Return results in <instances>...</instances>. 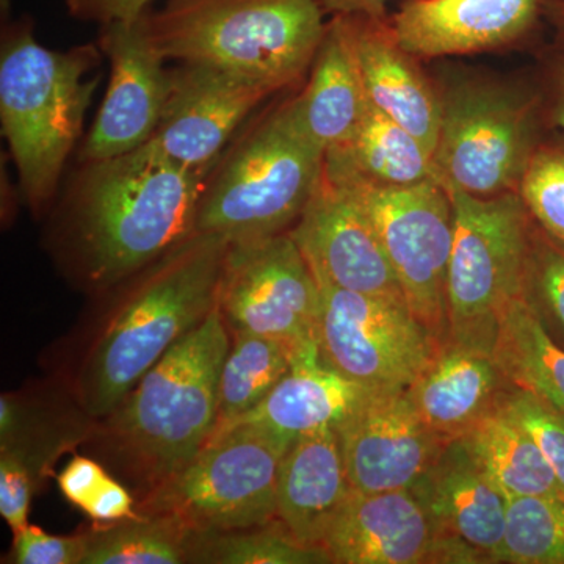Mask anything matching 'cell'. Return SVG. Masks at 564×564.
<instances>
[{
  "mask_svg": "<svg viewBox=\"0 0 564 564\" xmlns=\"http://www.w3.org/2000/svg\"><path fill=\"white\" fill-rule=\"evenodd\" d=\"M206 177L151 141L79 163L46 215L44 248L69 285L91 299L191 239Z\"/></svg>",
  "mask_w": 564,
  "mask_h": 564,
  "instance_id": "obj_1",
  "label": "cell"
},
{
  "mask_svg": "<svg viewBox=\"0 0 564 564\" xmlns=\"http://www.w3.org/2000/svg\"><path fill=\"white\" fill-rule=\"evenodd\" d=\"M229 242L193 234L158 261L91 296L79 325L47 358L96 421L111 413L154 364L218 307Z\"/></svg>",
  "mask_w": 564,
  "mask_h": 564,
  "instance_id": "obj_2",
  "label": "cell"
},
{
  "mask_svg": "<svg viewBox=\"0 0 564 564\" xmlns=\"http://www.w3.org/2000/svg\"><path fill=\"white\" fill-rule=\"evenodd\" d=\"M229 345L217 307L96 422L84 447L131 486L135 499L180 473L209 443Z\"/></svg>",
  "mask_w": 564,
  "mask_h": 564,
  "instance_id": "obj_3",
  "label": "cell"
},
{
  "mask_svg": "<svg viewBox=\"0 0 564 564\" xmlns=\"http://www.w3.org/2000/svg\"><path fill=\"white\" fill-rule=\"evenodd\" d=\"M101 62L98 43L68 51L41 46L29 17L3 25L0 121L22 196L35 218L46 217L57 199L101 80Z\"/></svg>",
  "mask_w": 564,
  "mask_h": 564,
  "instance_id": "obj_4",
  "label": "cell"
},
{
  "mask_svg": "<svg viewBox=\"0 0 564 564\" xmlns=\"http://www.w3.org/2000/svg\"><path fill=\"white\" fill-rule=\"evenodd\" d=\"M323 17L318 0H169L144 24L165 61L215 66L276 95L310 74Z\"/></svg>",
  "mask_w": 564,
  "mask_h": 564,
  "instance_id": "obj_5",
  "label": "cell"
},
{
  "mask_svg": "<svg viewBox=\"0 0 564 564\" xmlns=\"http://www.w3.org/2000/svg\"><path fill=\"white\" fill-rule=\"evenodd\" d=\"M325 170V151L304 133L289 99L263 111L207 174L195 234L229 243L289 232Z\"/></svg>",
  "mask_w": 564,
  "mask_h": 564,
  "instance_id": "obj_6",
  "label": "cell"
},
{
  "mask_svg": "<svg viewBox=\"0 0 564 564\" xmlns=\"http://www.w3.org/2000/svg\"><path fill=\"white\" fill-rule=\"evenodd\" d=\"M440 90L443 115L433 154L437 181L478 198L519 193L541 144L540 98L485 79H456Z\"/></svg>",
  "mask_w": 564,
  "mask_h": 564,
  "instance_id": "obj_7",
  "label": "cell"
},
{
  "mask_svg": "<svg viewBox=\"0 0 564 564\" xmlns=\"http://www.w3.org/2000/svg\"><path fill=\"white\" fill-rule=\"evenodd\" d=\"M445 188L454 204L448 339L494 350L500 315L522 293L533 218L519 193L478 198Z\"/></svg>",
  "mask_w": 564,
  "mask_h": 564,
  "instance_id": "obj_8",
  "label": "cell"
},
{
  "mask_svg": "<svg viewBox=\"0 0 564 564\" xmlns=\"http://www.w3.org/2000/svg\"><path fill=\"white\" fill-rule=\"evenodd\" d=\"M288 445L256 426H228L180 473L137 499L139 514L180 519L195 532L220 533L276 519V489Z\"/></svg>",
  "mask_w": 564,
  "mask_h": 564,
  "instance_id": "obj_9",
  "label": "cell"
},
{
  "mask_svg": "<svg viewBox=\"0 0 564 564\" xmlns=\"http://www.w3.org/2000/svg\"><path fill=\"white\" fill-rule=\"evenodd\" d=\"M325 174L350 188L369 214L404 302L440 350L448 339L447 282L454 247V204L447 188L436 180L388 187Z\"/></svg>",
  "mask_w": 564,
  "mask_h": 564,
  "instance_id": "obj_10",
  "label": "cell"
},
{
  "mask_svg": "<svg viewBox=\"0 0 564 564\" xmlns=\"http://www.w3.org/2000/svg\"><path fill=\"white\" fill-rule=\"evenodd\" d=\"M318 356L369 391H408L437 351L404 300L321 289Z\"/></svg>",
  "mask_w": 564,
  "mask_h": 564,
  "instance_id": "obj_11",
  "label": "cell"
},
{
  "mask_svg": "<svg viewBox=\"0 0 564 564\" xmlns=\"http://www.w3.org/2000/svg\"><path fill=\"white\" fill-rule=\"evenodd\" d=\"M321 288L291 234L229 243L218 310L229 334L272 337L295 348L315 343Z\"/></svg>",
  "mask_w": 564,
  "mask_h": 564,
  "instance_id": "obj_12",
  "label": "cell"
},
{
  "mask_svg": "<svg viewBox=\"0 0 564 564\" xmlns=\"http://www.w3.org/2000/svg\"><path fill=\"white\" fill-rule=\"evenodd\" d=\"M99 50L110 79L101 109L79 151V163L107 161L144 147L161 121L170 87L165 58L152 43L143 17L101 25Z\"/></svg>",
  "mask_w": 564,
  "mask_h": 564,
  "instance_id": "obj_13",
  "label": "cell"
},
{
  "mask_svg": "<svg viewBox=\"0 0 564 564\" xmlns=\"http://www.w3.org/2000/svg\"><path fill=\"white\" fill-rule=\"evenodd\" d=\"M273 93L228 70L180 63L151 143L170 161L210 173L234 133Z\"/></svg>",
  "mask_w": 564,
  "mask_h": 564,
  "instance_id": "obj_14",
  "label": "cell"
},
{
  "mask_svg": "<svg viewBox=\"0 0 564 564\" xmlns=\"http://www.w3.org/2000/svg\"><path fill=\"white\" fill-rule=\"evenodd\" d=\"M289 234L318 288L404 300L369 214L350 188L325 172Z\"/></svg>",
  "mask_w": 564,
  "mask_h": 564,
  "instance_id": "obj_15",
  "label": "cell"
},
{
  "mask_svg": "<svg viewBox=\"0 0 564 564\" xmlns=\"http://www.w3.org/2000/svg\"><path fill=\"white\" fill-rule=\"evenodd\" d=\"M336 430L348 480L359 492L413 488L445 445L408 391L370 392Z\"/></svg>",
  "mask_w": 564,
  "mask_h": 564,
  "instance_id": "obj_16",
  "label": "cell"
},
{
  "mask_svg": "<svg viewBox=\"0 0 564 564\" xmlns=\"http://www.w3.org/2000/svg\"><path fill=\"white\" fill-rule=\"evenodd\" d=\"M410 489L451 543L458 564L505 563L508 500L464 437L445 443Z\"/></svg>",
  "mask_w": 564,
  "mask_h": 564,
  "instance_id": "obj_17",
  "label": "cell"
},
{
  "mask_svg": "<svg viewBox=\"0 0 564 564\" xmlns=\"http://www.w3.org/2000/svg\"><path fill=\"white\" fill-rule=\"evenodd\" d=\"M323 549L334 564H458L451 543L411 489H352Z\"/></svg>",
  "mask_w": 564,
  "mask_h": 564,
  "instance_id": "obj_18",
  "label": "cell"
},
{
  "mask_svg": "<svg viewBox=\"0 0 564 564\" xmlns=\"http://www.w3.org/2000/svg\"><path fill=\"white\" fill-rule=\"evenodd\" d=\"M543 13L544 0H404L391 24L404 51L436 58L511 46Z\"/></svg>",
  "mask_w": 564,
  "mask_h": 564,
  "instance_id": "obj_19",
  "label": "cell"
},
{
  "mask_svg": "<svg viewBox=\"0 0 564 564\" xmlns=\"http://www.w3.org/2000/svg\"><path fill=\"white\" fill-rule=\"evenodd\" d=\"M337 18L370 107L399 122L434 154L443 115L441 90L425 76L417 57L400 46L391 17L337 14Z\"/></svg>",
  "mask_w": 564,
  "mask_h": 564,
  "instance_id": "obj_20",
  "label": "cell"
},
{
  "mask_svg": "<svg viewBox=\"0 0 564 564\" xmlns=\"http://www.w3.org/2000/svg\"><path fill=\"white\" fill-rule=\"evenodd\" d=\"M514 388L492 348L448 339L408 393L422 421L448 443L499 411Z\"/></svg>",
  "mask_w": 564,
  "mask_h": 564,
  "instance_id": "obj_21",
  "label": "cell"
},
{
  "mask_svg": "<svg viewBox=\"0 0 564 564\" xmlns=\"http://www.w3.org/2000/svg\"><path fill=\"white\" fill-rule=\"evenodd\" d=\"M96 422L50 375L0 397V456L20 463L41 488L61 456L87 444Z\"/></svg>",
  "mask_w": 564,
  "mask_h": 564,
  "instance_id": "obj_22",
  "label": "cell"
},
{
  "mask_svg": "<svg viewBox=\"0 0 564 564\" xmlns=\"http://www.w3.org/2000/svg\"><path fill=\"white\" fill-rule=\"evenodd\" d=\"M370 392L326 367L317 343L307 344L296 351L291 369L272 392L229 426H256L291 447L304 434L337 429Z\"/></svg>",
  "mask_w": 564,
  "mask_h": 564,
  "instance_id": "obj_23",
  "label": "cell"
},
{
  "mask_svg": "<svg viewBox=\"0 0 564 564\" xmlns=\"http://www.w3.org/2000/svg\"><path fill=\"white\" fill-rule=\"evenodd\" d=\"M351 491L337 430L304 434L281 462L276 519L303 544L323 547Z\"/></svg>",
  "mask_w": 564,
  "mask_h": 564,
  "instance_id": "obj_24",
  "label": "cell"
},
{
  "mask_svg": "<svg viewBox=\"0 0 564 564\" xmlns=\"http://www.w3.org/2000/svg\"><path fill=\"white\" fill-rule=\"evenodd\" d=\"M289 104L304 133L325 154L348 143L361 128L370 104L339 18L326 22L306 85Z\"/></svg>",
  "mask_w": 564,
  "mask_h": 564,
  "instance_id": "obj_25",
  "label": "cell"
},
{
  "mask_svg": "<svg viewBox=\"0 0 564 564\" xmlns=\"http://www.w3.org/2000/svg\"><path fill=\"white\" fill-rule=\"evenodd\" d=\"M325 172L388 187L437 181L432 152L403 126L372 107L348 143L326 151Z\"/></svg>",
  "mask_w": 564,
  "mask_h": 564,
  "instance_id": "obj_26",
  "label": "cell"
},
{
  "mask_svg": "<svg viewBox=\"0 0 564 564\" xmlns=\"http://www.w3.org/2000/svg\"><path fill=\"white\" fill-rule=\"evenodd\" d=\"M464 440L508 502L522 497H564L540 445L502 408Z\"/></svg>",
  "mask_w": 564,
  "mask_h": 564,
  "instance_id": "obj_27",
  "label": "cell"
},
{
  "mask_svg": "<svg viewBox=\"0 0 564 564\" xmlns=\"http://www.w3.org/2000/svg\"><path fill=\"white\" fill-rule=\"evenodd\" d=\"M494 356L516 388L564 414V347L545 332L522 296L500 315Z\"/></svg>",
  "mask_w": 564,
  "mask_h": 564,
  "instance_id": "obj_28",
  "label": "cell"
},
{
  "mask_svg": "<svg viewBox=\"0 0 564 564\" xmlns=\"http://www.w3.org/2000/svg\"><path fill=\"white\" fill-rule=\"evenodd\" d=\"M300 348L272 337L234 333L218 378L215 432L250 414L280 383Z\"/></svg>",
  "mask_w": 564,
  "mask_h": 564,
  "instance_id": "obj_29",
  "label": "cell"
},
{
  "mask_svg": "<svg viewBox=\"0 0 564 564\" xmlns=\"http://www.w3.org/2000/svg\"><path fill=\"white\" fill-rule=\"evenodd\" d=\"M195 530L173 516L139 514L87 530L84 564L191 563Z\"/></svg>",
  "mask_w": 564,
  "mask_h": 564,
  "instance_id": "obj_30",
  "label": "cell"
},
{
  "mask_svg": "<svg viewBox=\"0 0 564 564\" xmlns=\"http://www.w3.org/2000/svg\"><path fill=\"white\" fill-rule=\"evenodd\" d=\"M191 563L332 564L323 547L303 544L278 519L269 524L220 533H196Z\"/></svg>",
  "mask_w": 564,
  "mask_h": 564,
  "instance_id": "obj_31",
  "label": "cell"
},
{
  "mask_svg": "<svg viewBox=\"0 0 564 564\" xmlns=\"http://www.w3.org/2000/svg\"><path fill=\"white\" fill-rule=\"evenodd\" d=\"M505 563L564 564V497L508 502Z\"/></svg>",
  "mask_w": 564,
  "mask_h": 564,
  "instance_id": "obj_32",
  "label": "cell"
},
{
  "mask_svg": "<svg viewBox=\"0 0 564 564\" xmlns=\"http://www.w3.org/2000/svg\"><path fill=\"white\" fill-rule=\"evenodd\" d=\"M521 296L545 332L564 347V245L534 220Z\"/></svg>",
  "mask_w": 564,
  "mask_h": 564,
  "instance_id": "obj_33",
  "label": "cell"
},
{
  "mask_svg": "<svg viewBox=\"0 0 564 564\" xmlns=\"http://www.w3.org/2000/svg\"><path fill=\"white\" fill-rule=\"evenodd\" d=\"M519 195L533 220L564 245V144L538 147L522 177Z\"/></svg>",
  "mask_w": 564,
  "mask_h": 564,
  "instance_id": "obj_34",
  "label": "cell"
},
{
  "mask_svg": "<svg viewBox=\"0 0 564 564\" xmlns=\"http://www.w3.org/2000/svg\"><path fill=\"white\" fill-rule=\"evenodd\" d=\"M502 410L532 434L551 464L564 496V414L519 388L508 393Z\"/></svg>",
  "mask_w": 564,
  "mask_h": 564,
  "instance_id": "obj_35",
  "label": "cell"
},
{
  "mask_svg": "<svg viewBox=\"0 0 564 564\" xmlns=\"http://www.w3.org/2000/svg\"><path fill=\"white\" fill-rule=\"evenodd\" d=\"M88 534L52 536L35 525L14 533L13 545L6 563L13 564H84Z\"/></svg>",
  "mask_w": 564,
  "mask_h": 564,
  "instance_id": "obj_36",
  "label": "cell"
},
{
  "mask_svg": "<svg viewBox=\"0 0 564 564\" xmlns=\"http://www.w3.org/2000/svg\"><path fill=\"white\" fill-rule=\"evenodd\" d=\"M35 478L20 463L0 456V514L13 533L29 525V511L40 491Z\"/></svg>",
  "mask_w": 564,
  "mask_h": 564,
  "instance_id": "obj_37",
  "label": "cell"
},
{
  "mask_svg": "<svg viewBox=\"0 0 564 564\" xmlns=\"http://www.w3.org/2000/svg\"><path fill=\"white\" fill-rule=\"evenodd\" d=\"M109 477V470L98 459L77 455L58 475L57 480L65 499L82 510Z\"/></svg>",
  "mask_w": 564,
  "mask_h": 564,
  "instance_id": "obj_38",
  "label": "cell"
},
{
  "mask_svg": "<svg viewBox=\"0 0 564 564\" xmlns=\"http://www.w3.org/2000/svg\"><path fill=\"white\" fill-rule=\"evenodd\" d=\"M135 505V496L110 475L82 511L90 516L96 524H110L139 516Z\"/></svg>",
  "mask_w": 564,
  "mask_h": 564,
  "instance_id": "obj_39",
  "label": "cell"
},
{
  "mask_svg": "<svg viewBox=\"0 0 564 564\" xmlns=\"http://www.w3.org/2000/svg\"><path fill=\"white\" fill-rule=\"evenodd\" d=\"M70 17L79 21L110 22L133 21L150 10L152 0H63Z\"/></svg>",
  "mask_w": 564,
  "mask_h": 564,
  "instance_id": "obj_40",
  "label": "cell"
},
{
  "mask_svg": "<svg viewBox=\"0 0 564 564\" xmlns=\"http://www.w3.org/2000/svg\"><path fill=\"white\" fill-rule=\"evenodd\" d=\"M325 13L333 14H367V17L386 18L388 0H318Z\"/></svg>",
  "mask_w": 564,
  "mask_h": 564,
  "instance_id": "obj_41",
  "label": "cell"
},
{
  "mask_svg": "<svg viewBox=\"0 0 564 564\" xmlns=\"http://www.w3.org/2000/svg\"><path fill=\"white\" fill-rule=\"evenodd\" d=\"M543 17L554 29L556 43L564 51V0H544Z\"/></svg>",
  "mask_w": 564,
  "mask_h": 564,
  "instance_id": "obj_42",
  "label": "cell"
},
{
  "mask_svg": "<svg viewBox=\"0 0 564 564\" xmlns=\"http://www.w3.org/2000/svg\"><path fill=\"white\" fill-rule=\"evenodd\" d=\"M551 120L564 132V68L556 76L552 95Z\"/></svg>",
  "mask_w": 564,
  "mask_h": 564,
  "instance_id": "obj_43",
  "label": "cell"
}]
</instances>
